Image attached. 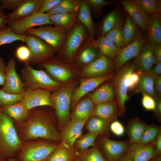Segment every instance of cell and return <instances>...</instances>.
Listing matches in <instances>:
<instances>
[{
  "label": "cell",
  "mask_w": 161,
  "mask_h": 161,
  "mask_svg": "<svg viewBox=\"0 0 161 161\" xmlns=\"http://www.w3.org/2000/svg\"><path fill=\"white\" fill-rule=\"evenodd\" d=\"M39 107L29 110L26 120L20 123L22 138L26 141L39 138L59 140L60 136L52 123L51 114Z\"/></svg>",
  "instance_id": "1"
},
{
  "label": "cell",
  "mask_w": 161,
  "mask_h": 161,
  "mask_svg": "<svg viewBox=\"0 0 161 161\" xmlns=\"http://www.w3.org/2000/svg\"><path fill=\"white\" fill-rule=\"evenodd\" d=\"M14 121L0 109V157L7 159L17 155L22 143Z\"/></svg>",
  "instance_id": "2"
},
{
  "label": "cell",
  "mask_w": 161,
  "mask_h": 161,
  "mask_svg": "<svg viewBox=\"0 0 161 161\" xmlns=\"http://www.w3.org/2000/svg\"><path fill=\"white\" fill-rule=\"evenodd\" d=\"M76 86V82L72 80L50 95V100L53 108L61 126H63L71 119L69 110Z\"/></svg>",
  "instance_id": "3"
},
{
  "label": "cell",
  "mask_w": 161,
  "mask_h": 161,
  "mask_svg": "<svg viewBox=\"0 0 161 161\" xmlns=\"http://www.w3.org/2000/svg\"><path fill=\"white\" fill-rule=\"evenodd\" d=\"M20 76L24 89H41L51 92L64 84L54 80L45 70L35 69L29 64H24L21 70Z\"/></svg>",
  "instance_id": "4"
},
{
  "label": "cell",
  "mask_w": 161,
  "mask_h": 161,
  "mask_svg": "<svg viewBox=\"0 0 161 161\" xmlns=\"http://www.w3.org/2000/svg\"><path fill=\"white\" fill-rule=\"evenodd\" d=\"M90 39L84 25L78 22L68 31L66 39L58 56L66 61L71 63L81 47Z\"/></svg>",
  "instance_id": "5"
},
{
  "label": "cell",
  "mask_w": 161,
  "mask_h": 161,
  "mask_svg": "<svg viewBox=\"0 0 161 161\" xmlns=\"http://www.w3.org/2000/svg\"><path fill=\"white\" fill-rule=\"evenodd\" d=\"M135 70L133 62L126 64L111 79L115 94V100L119 106L121 117L125 114L126 103L129 99L127 77L129 74Z\"/></svg>",
  "instance_id": "6"
},
{
  "label": "cell",
  "mask_w": 161,
  "mask_h": 161,
  "mask_svg": "<svg viewBox=\"0 0 161 161\" xmlns=\"http://www.w3.org/2000/svg\"><path fill=\"white\" fill-rule=\"evenodd\" d=\"M67 62L58 56L52 58L39 64L55 81L65 84L72 80L75 66Z\"/></svg>",
  "instance_id": "7"
},
{
  "label": "cell",
  "mask_w": 161,
  "mask_h": 161,
  "mask_svg": "<svg viewBox=\"0 0 161 161\" xmlns=\"http://www.w3.org/2000/svg\"><path fill=\"white\" fill-rule=\"evenodd\" d=\"M68 31L52 25H44L27 30L26 34L35 35L51 46L56 53L63 47Z\"/></svg>",
  "instance_id": "8"
},
{
  "label": "cell",
  "mask_w": 161,
  "mask_h": 161,
  "mask_svg": "<svg viewBox=\"0 0 161 161\" xmlns=\"http://www.w3.org/2000/svg\"><path fill=\"white\" fill-rule=\"evenodd\" d=\"M58 145L47 142L29 143L22 146L17 154L21 161H45Z\"/></svg>",
  "instance_id": "9"
},
{
  "label": "cell",
  "mask_w": 161,
  "mask_h": 161,
  "mask_svg": "<svg viewBox=\"0 0 161 161\" xmlns=\"http://www.w3.org/2000/svg\"><path fill=\"white\" fill-rule=\"evenodd\" d=\"M24 42L31 52L30 65H38L54 57L56 53L51 46L33 34H27Z\"/></svg>",
  "instance_id": "10"
},
{
  "label": "cell",
  "mask_w": 161,
  "mask_h": 161,
  "mask_svg": "<svg viewBox=\"0 0 161 161\" xmlns=\"http://www.w3.org/2000/svg\"><path fill=\"white\" fill-rule=\"evenodd\" d=\"M143 32L139 30L134 39L128 45L119 49L114 60V69L118 71L128 61L138 55L143 46L147 42Z\"/></svg>",
  "instance_id": "11"
},
{
  "label": "cell",
  "mask_w": 161,
  "mask_h": 161,
  "mask_svg": "<svg viewBox=\"0 0 161 161\" xmlns=\"http://www.w3.org/2000/svg\"><path fill=\"white\" fill-rule=\"evenodd\" d=\"M7 24L14 32L19 35L26 34L27 30L36 26L52 25L48 15L38 12L21 19L9 21Z\"/></svg>",
  "instance_id": "12"
},
{
  "label": "cell",
  "mask_w": 161,
  "mask_h": 161,
  "mask_svg": "<svg viewBox=\"0 0 161 161\" xmlns=\"http://www.w3.org/2000/svg\"><path fill=\"white\" fill-rule=\"evenodd\" d=\"M130 144L129 141H115L102 137L99 146L107 161H117L126 154Z\"/></svg>",
  "instance_id": "13"
},
{
  "label": "cell",
  "mask_w": 161,
  "mask_h": 161,
  "mask_svg": "<svg viewBox=\"0 0 161 161\" xmlns=\"http://www.w3.org/2000/svg\"><path fill=\"white\" fill-rule=\"evenodd\" d=\"M114 75L110 73L99 77L85 78L80 80L79 86L73 92L71 107L74 108L83 97L96 88L103 83L111 79Z\"/></svg>",
  "instance_id": "14"
},
{
  "label": "cell",
  "mask_w": 161,
  "mask_h": 161,
  "mask_svg": "<svg viewBox=\"0 0 161 161\" xmlns=\"http://www.w3.org/2000/svg\"><path fill=\"white\" fill-rule=\"evenodd\" d=\"M113 69L112 60L100 54L95 60L83 67L81 74L85 78L100 77L111 73Z\"/></svg>",
  "instance_id": "15"
},
{
  "label": "cell",
  "mask_w": 161,
  "mask_h": 161,
  "mask_svg": "<svg viewBox=\"0 0 161 161\" xmlns=\"http://www.w3.org/2000/svg\"><path fill=\"white\" fill-rule=\"evenodd\" d=\"M51 92L45 89H25L21 101L28 110L37 107L49 106L53 108L50 101Z\"/></svg>",
  "instance_id": "16"
},
{
  "label": "cell",
  "mask_w": 161,
  "mask_h": 161,
  "mask_svg": "<svg viewBox=\"0 0 161 161\" xmlns=\"http://www.w3.org/2000/svg\"><path fill=\"white\" fill-rule=\"evenodd\" d=\"M15 59L10 58L5 67V78L4 84L1 89L5 92L18 94L24 90L23 82L16 70Z\"/></svg>",
  "instance_id": "17"
},
{
  "label": "cell",
  "mask_w": 161,
  "mask_h": 161,
  "mask_svg": "<svg viewBox=\"0 0 161 161\" xmlns=\"http://www.w3.org/2000/svg\"><path fill=\"white\" fill-rule=\"evenodd\" d=\"M125 18L120 8L116 6L106 15L100 22L95 30L97 38L105 36L114 28L123 26Z\"/></svg>",
  "instance_id": "18"
},
{
  "label": "cell",
  "mask_w": 161,
  "mask_h": 161,
  "mask_svg": "<svg viewBox=\"0 0 161 161\" xmlns=\"http://www.w3.org/2000/svg\"><path fill=\"white\" fill-rule=\"evenodd\" d=\"M87 121L70 120L63 126L60 138L61 142L73 147L76 140L81 136L83 128Z\"/></svg>",
  "instance_id": "19"
},
{
  "label": "cell",
  "mask_w": 161,
  "mask_h": 161,
  "mask_svg": "<svg viewBox=\"0 0 161 161\" xmlns=\"http://www.w3.org/2000/svg\"><path fill=\"white\" fill-rule=\"evenodd\" d=\"M120 3L134 21L144 33H146V24L148 15L132 0H121Z\"/></svg>",
  "instance_id": "20"
},
{
  "label": "cell",
  "mask_w": 161,
  "mask_h": 161,
  "mask_svg": "<svg viewBox=\"0 0 161 161\" xmlns=\"http://www.w3.org/2000/svg\"><path fill=\"white\" fill-rule=\"evenodd\" d=\"M154 143H130L126 153L132 161H148L158 155L154 147Z\"/></svg>",
  "instance_id": "21"
},
{
  "label": "cell",
  "mask_w": 161,
  "mask_h": 161,
  "mask_svg": "<svg viewBox=\"0 0 161 161\" xmlns=\"http://www.w3.org/2000/svg\"><path fill=\"white\" fill-rule=\"evenodd\" d=\"M120 112L116 100L95 105L92 116L103 120L109 123L117 120Z\"/></svg>",
  "instance_id": "22"
},
{
  "label": "cell",
  "mask_w": 161,
  "mask_h": 161,
  "mask_svg": "<svg viewBox=\"0 0 161 161\" xmlns=\"http://www.w3.org/2000/svg\"><path fill=\"white\" fill-rule=\"evenodd\" d=\"M42 0H23L14 11L7 15L8 21L19 19L38 12Z\"/></svg>",
  "instance_id": "23"
},
{
  "label": "cell",
  "mask_w": 161,
  "mask_h": 161,
  "mask_svg": "<svg viewBox=\"0 0 161 161\" xmlns=\"http://www.w3.org/2000/svg\"><path fill=\"white\" fill-rule=\"evenodd\" d=\"M95 40L90 39L86 42L78 51L73 61L76 59L77 64L83 67L96 59L100 53L95 44Z\"/></svg>",
  "instance_id": "24"
},
{
  "label": "cell",
  "mask_w": 161,
  "mask_h": 161,
  "mask_svg": "<svg viewBox=\"0 0 161 161\" xmlns=\"http://www.w3.org/2000/svg\"><path fill=\"white\" fill-rule=\"evenodd\" d=\"M133 63L135 70L141 72L149 71L155 64L153 55L152 46L147 41L143 46Z\"/></svg>",
  "instance_id": "25"
},
{
  "label": "cell",
  "mask_w": 161,
  "mask_h": 161,
  "mask_svg": "<svg viewBox=\"0 0 161 161\" xmlns=\"http://www.w3.org/2000/svg\"><path fill=\"white\" fill-rule=\"evenodd\" d=\"M148 41L152 46L161 44V15H148L146 24Z\"/></svg>",
  "instance_id": "26"
},
{
  "label": "cell",
  "mask_w": 161,
  "mask_h": 161,
  "mask_svg": "<svg viewBox=\"0 0 161 161\" xmlns=\"http://www.w3.org/2000/svg\"><path fill=\"white\" fill-rule=\"evenodd\" d=\"M95 105L89 97L78 102L74 108L71 114V120L87 121L92 115Z\"/></svg>",
  "instance_id": "27"
},
{
  "label": "cell",
  "mask_w": 161,
  "mask_h": 161,
  "mask_svg": "<svg viewBox=\"0 0 161 161\" xmlns=\"http://www.w3.org/2000/svg\"><path fill=\"white\" fill-rule=\"evenodd\" d=\"M79 154L73 147L61 142L45 161H71L78 158Z\"/></svg>",
  "instance_id": "28"
},
{
  "label": "cell",
  "mask_w": 161,
  "mask_h": 161,
  "mask_svg": "<svg viewBox=\"0 0 161 161\" xmlns=\"http://www.w3.org/2000/svg\"><path fill=\"white\" fill-rule=\"evenodd\" d=\"M88 96L95 105L115 100L116 96L113 85L111 82L103 84Z\"/></svg>",
  "instance_id": "29"
},
{
  "label": "cell",
  "mask_w": 161,
  "mask_h": 161,
  "mask_svg": "<svg viewBox=\"0 0 161 161\" xmlns=\"http://www.w3.org/2000/svg\"><path fill=\"white\" fill-rule=\"evenodd\" d=\"M91 13L90 6L86 0H82L78 13V21L85 27L90 39L94 41L95 28Z\"/></svg>",
  "instance_id": "30"
},
{
  "label": "cell",
  "mask_w": 161,
  "mask_h": 161,
  "mask_svg": "<svg viewBox=\"0 0 161 161\" xmlns=\"http://www.w3.org/2000/svg\"><path fill=\"white\" fill-rule=\"evenodd\" d=\"M48 16L52 25L68 31L79 22L78 13H61Z\"/></svg>",
  "instance_id": "31"
},
{
  "label": "cell",
  "mask_w": 161,
  "mask_h": 161,
  "mask_svg": "<svg viewBox=\"0 0 161 161\" xmlns=\"http://www.w3.org/2000/svg\"><path fill=\"white\" fill-rule=\"evenodd\" d=\"M0 109L18 124L22 123L27 119L29 112L22 102L16 104L0 107Z\"/></svg>",
  "instance_id": "32"
},
{
  "label": "cell",
  "mask_w": 161,
  "mask_h": 161,
  "mask_svg": "<svg viewBox=\"0 0 161 161\" xmlns=\"http://www.w3.org/2000/svg\"><path fill=\"white\" fill-rule=\"evenodd\" d=\"M155 77L149 71L141 72L140 80L133 90V92L145 93L154 98L156 95L154 89Z\"/></svg>",
  "instance_id": "33"
},
{
  "label": "cell",
  "mask_w": 161,
  "mask_h": 161,
  "mask_svg": "<svg viewBox=\"0 0 161 161\" xmlns=\"http://www.w3.org/2000/svg\"><path fill=\"white\" fill-rule=\"evenodd\" d=\"M147 126L138 117L129 122L127 129L130 144L139 142Z\"/></svg>",
  "instance_id": "34"
},
{
  "label": "cell",
  "mask_w": 161,
  "mask_h": 161,
  "mask_svg": "<svg viewBox=\"0 0 161 161\" xmlns=\"http://www.w3.org/2000/svg\"><path fill=\"white\" fill-rule=\"evenodd\" d=\"M110 123L100 118L92 116L89 120L86 128L89 133L107 137Z\"/></svg>",
  "instance_id": "35"
},
{
  "label": "cell",
  "mask_w": 161,
  "mask_h": 161,
  "mask_svg": "<svg viewBox=\"0 0 161 161\" xmlns=\"http://www.w3.org/2000/svg\"><path fill=\"white\" fill-rule=\"evenodd\" d=\"M82 0H62L55 7L46 13L48 16L61 14L78 13Z\"/></svg>",
  "instance_id": "36"
},
{
  "label": "cell",
  "mask_w": 161,
  "mask_h": 161,
  "mask_svg": "<svg viewBox=\"0 0 161 161\" xmlns=\"http://www.w3.org/2000/svg\"><path fill=\"white\" fill-rule=\"evenodd\" d=\"M95 43L101 54L112 60L115 58L119 49L105 36L97 38Z\"/></svg>",
  "instance_id": "37"
},
{
  "label": "cell",
  "mask_w": 161,
  "mask_h": 161,
  "mask_svg": "<svg viewBox=\"0 0 161 161\" xmlns=\"http://www.w3.org/2000/svg\"><path fill=\"white\" fill-rule=\"evenodd\" d=\"M139 30L138 26L127 14L122 30L125 46L134 39Z\"/></svg>",
  "instance_id": "38"
},
{
  "label": "cell",
  "mask_w": 161,
  "mask_h": 161,
  "mask_svg": "<svg viewBox=\"0 0 161 161\" xmlns=\"http://www.w3.org/2000/svg\"><path fill=\"white\" fill-rule=\"evenodd\" d=\"M148 15H161V0H132Z\"/></svg>",
  "instance_id": "39"
},
{
  "label": "cell",
  "mask_w": 161,
  "mask_h": 161,
  "mask_svg": "<svg viewBox=\"0 0 161 161\" xmlns=\"http://www.w3.org/2000/svg\"><path fill=\"white\" fill-rule=\"evenodd\" d=\"M27 34L18 35L7 26L0 30V46L8 44L16 41L25 42Z\"/></svg>",
  "instance_id": "40"
},
{
  "label": "cell",
  "mask_w": 161,
  "mask_h": 161,
  "mask_svg": "<svg viewBox=\"0 0 161 161\" xmlns=\"http://www.w3.org/2000/svg\"><path fill=\"white\" fill-rule=\"evenodd\" d=\"M98 136L89 132L81 136L75 142L74 145L75 148L80 153L86 151L90 147L94 145Z\"/></svg>",
  "instance_id": "41"
},
{
  "label": "cell",
  "mask_w": 161,
  "mask_h": 161,
  "mask_svg": "<svg viewBox=\"0 0 161 161\" xmlns=\"http://www.w3.org/2000/svg\"><path fill=\"white\" fill-rule=\"evenodd\" d=\"M78 158L82 161H107L97 146L83 153H80Z\"/></svg>",
  "instance_id": "42"
},
{
  "label": "cell",
  "mask_w": 161,
  "mask_h": 161,
  "mask_svg": "<svg viewBox=\"0 0 161 161\" xmlns=\"http://www.w3.org/2000/svg\"><path fill=\"white\" fill-rule=\"evenodd\" d=\"M24 91L18 94H12L5 92L0 89V107L13 105L21 101Z\"/></svg>",
  "instance_id": "43"
},
{
  "label": "cell",
  "mask_w": 161,
  "mask_h": 161,
  "mask_svg": "<svg viewBox=\"0 0 161 161\" xmlns=\"http://www.w3.org/2000/svg\"><path fill=\"white\" fill-rule=\"evenodd\" d=\"M123 27H119L113 29L105 36L114 44L119 49L125 46L122 32Z\"/></svg>",
  "instance_id": "44"
},
{
  "label": "cell",
  "mask_w": 161,
  "mask_h": 161,
  "mask_svg": "<svg viewBox=\"0 0 161 161\" xmlns=\"http://www.w3.org/2000/svg\"><path fill=\"white\" fill-rule=\"evenodd\" d=\"M160 129L157 126L154 125H148L137 143L143 145L150 143L156 139Z\"/></svg>",
  "instance_id": "45"
},
{
  "label": "cell",
  "mask_w": 161,
  "mask_h": 161,
  "mask_svg": "<svg viewBox=\"0 0 161 161\" xmlns=\"http://www.w3.org/2000/svg\"><path fill=\"white\" fill-rule=\"evenodd\" d=\"M90 7L93 8L94 17L98 18L103 13V9L106 5L112 4L114 2L113 1H106L105 0H86Z\"/></svg>",
  "instance_id": "46"
},
{
  "label": "cell",
  "mask_w": 161,
  "mask_h": 161,
  "mask_svg": "<svg viewBox=\"0 0 161 161\" xmlns=\"http://www.w3.org/2000/svg\"><path fill=\"white\" fill-rule=\"evenodd\" d=\"M15 55L17 59L24 65L29 64L31 53L27 46L21 45L18 47L15 50Z\"/></svg>",
  "instance_id": "47"
},
{
  "label": "cell",
  "mask_w": 161,
  "mask_h": 161,
  "mask_svg": "<svg viewBox=\"0 0 161 161\" xmlns=\"http://www.w3.org/2000/svg\"><path fill=\"white\" fill-rule=\"evenodd\" d=\"M142 104L144 109L148 111H155L156 103L154 98L145 93H142Z\"/></svg>",
  "instance_id": "48"
},
{
  "label": "cell",
  "mask_w": 161,
  "mask_h": 161,
  "mask_svg": "<svg viewBox=\"0 0 161 161\" xmlns=\"http://www.w3.org/2000/svg\"><path fill=\"white\" fill-rule=\"evenodd\" d=\"M23 0H0V9L13 10H16Z\"/></svg>",
  "instance_id": "49"
},
{
  "label": "cell",
  "mask_w": 161,
  "mask_h": 161,
  "mask_svg": "<svg viewBox=\"0 0 161 161\" xmlns=\"http://www.w3.org/2000/svg\"><path fill=\"white\" fill-rule=\"evenodd\" d=\"M62 1V0H42L38 12L46 13L55 7Z\"/></svg>",
  "instance_id": "50"
},
{
  "label": "cell",
  "mask_w": 161,
  "mask_h": 161,
  "mask_svg": "<svg viewBox=\"0 0 161 161\" xmlns=\"http://www.w3.org/2000/svg\"><path fill=\"white\" fill-rule=\"evenodd\" d=\"M141 72L134 71L131 72L127 77L128 90H133L138 84L140 77Z\"/></svg>",
  "instance_id": "51"
},
{
  "label": "cell",
  "mask_w": 161,
  "mask_h": 161,
  "mask_svg": "<svg viewBox=\"0 0 161 161\" xmlns=\"http://www.w3.org/2000/svg\"><path fill=\"white\" fill-rule=\"evenodd\" d=\"M109 129L114 135L118 137L123 136L125 131L123 125L117 120L111 122L109 125Z\"/></svg>",
  "instance_id": "52"
},
{
  "label": "cell",
  "mask_w": 161,
  "mask_h": 161,
  "mask_svg": "<svg viewBox=\"0 0 161 161\" xmlns=\"http://www.w3.org/2000/svg\"><path fill=\"white\" fill-rule=\"evenodd\" d=\"M6 65L3 57L0 56V86H3L5 82Z\"/></svg>",
  "instance_id": "53"
},
{
  "label": "cell",
  "mask_w": 161,
  "mask_h": 161,
  "mask_svg": "<svg viewBox=\"0 0 161 161\" xmlns=\"http://www.w3.org/2000/svg\"><path fill=\"white\" fill-rule=\"evenodd\" d=\"M152 50L155 64L161 63V44L152 46Z\"/></svg>",
  "instance_id": "54"
},
{
  "label": "cell",
  "mask_w": 161,
  "mask_h": 161,
  "mask_svg": "<svg viewBox=\"0 0 161 161\" xmlns=\"http://www.w3.org/2000/svg\"><path fill=\"white\" fill-rule=\"evenodd\" d=\"M156 103L155 111V114L159 120L161 117V95H156L154 98Z\"/></svg>",
  "instance_id": "55"
},
{
  "label": "cell",
  "mask_w": 161,
  "mask_h": 161,
  "mask_svg": "<svg viewBox=\"0 0 161 161\" xmlns=\"http://www.w3.org/2000/svg\"><path fill=\"white\" fill-rule=\"evenodd\" d=\"M154 89L156 95H161V75L155 76Z\"/></svg>",
  "instance_id": "56"
},
{
  "label": "cell",
  "mask_w": 161,
  "mask_h": 161,
  "mask_svg": "<svg viewBox=\"0 0 161 161\" xmlns=\"http://www.w3.org/2000/svg\"><path fill=\"white\" fill-rule=\"evenodd\" d=\"M8 21L7 15L0 9V30L4 28Z\"/></svg>",
  "instance_id": "57"
},
{
  "label": "cell",
  "mask_w": 161,
  "mask_h": 161,
  "mask_svg": "<svg viewBox=\"0 0 161 161\" xmlns=\"http://www.w3.org/2000/svg\"><path fill=\"white\" fill-rule=\"evenodd\" d=\"M154 145L155 149L158 154H160L161 152V130L159 129L158 135L155 140Z\"/></svg>",
  "instance_id": "58"
},
{
  "label": "cell",
  "mask_w": 161,
  "mask_h": 161,
  "mask_svg": "<svg viewBox=\"0 0 161 161\" xmlns=\"http://www.w3.org/2000/svg\"><path fill=\"white\" fill-rule=\"evenodd\" d=\"M155 64V66L149 71L154 76L160 75L161 74V63Z\"/></svg>",
  "instance_id": "59"
},
{
  "label": "cell",
  "mask_w": 161,
  "mask_h": 161,
  "mask_svg": "<svg viewBox=\"0 0 161 161\" xmlns=\"http://www.w3.org/2000/svg\"><path fill=\"white\" fill-rule=\"evenodd\" d=\"M117 161H132L130 156L126 153Z\"/></svg>",
  "instance_id": "60"
},
{
  "label": "cell",
  "mask_w": 161,
  "mask_h": 161,
  "mask_svg": "<svg viewBox=\"0 0 161 161\" xmlns=\"http://www.w3.org/2000/svg\"><path fill=\"white\" fill-rule=\"evenodd\" d=\"M7 161H21L18 159H16L14 157H9L7 158Z\"/></svg>",
  "instance_id": "61"
},
{
  "label": "cell",
  "mask_w": 161,
  "mask_h": 161,
  "mask_svg": "<svg viewBox=\"0 0 161 161\" xmlns=\"http://www.w3.org/2000/svg\"><path fill=\"white\" fill-rule=\"evenodd\" d=\"M153 161H161L160 157V156L157 157Z\"/></svg>",
  "instance_id": "62"
},
{
  "label": "cell",
  "mask_w": 161,
  "mask_h": 161,
  "mask_svg": "<svg viewBox=\"0 0 161 161\" xmlns=\"http://www.w3.org/2000/svg\"><path fill=\"white\" fill-rule=\"evenodd\" d=\"M0 161H7V159L2 158L0 157Z\"/></svg>",
  "instance_id": "63"
},
{
  "label": "cell",
  "mask_w": 161,
  "mask_h": 161,
  "mask_svg": "<svg viewBox=\"0 0 161 161\" xmlns=\"http://www.w3.org/2000/svg\"><path fill=\"white\" fill-rule=\"evenodd\" d=\"M71 161H82L79 158H78Z\"/></svg>",
  "instance_id": "64"
}]
</instances>
